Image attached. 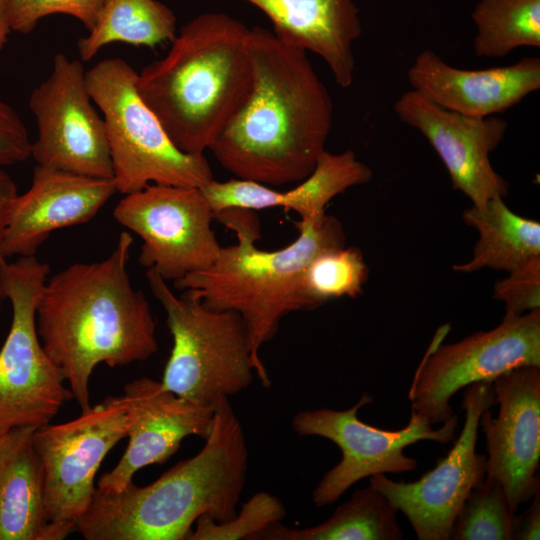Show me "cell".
I'll return each mask as SVG.
<instances>
[{
    "label": "cell",
    "mask_w": 540,
    "mask_h": 540,
    "mask_svg": "<svg viewBox=\"0 0 540 540\" xmlns=\"http://www.w3.org/2000/svg\"><path fill=\"white\" fill-rule=\"evenodd\" d=\"M368 274L362 251L345 245L323 251L309 262L303 274V288L314 310L332 299L358 297Z\"/></svg>",
    "instance_id": "27"
},
{
    "label": "cell",
    "mask_w": 540,
    "mask_h": 540,
    "mask_svg": "<svg viewBox=\"0 0 540 540\" xmlns=\"http://www.w3.org/2000/svg\"><path fill=\"white\" fill-rule=\"evenodd\" d=\"M127 432L123 395L108 396L71 421L34 430L51 540L64 539L76 529L93 499L94 480L103 459Z\"/></svg>",
    "instance_id": "9"
},
{
    "label": "cell",
    "mask_w": 540,
    "mask_h": 540,
    "mask_svg": "<svg viewBox=\"0 0 540 540\" xmlns=\"http://www.w3.org/2000/svg\"><path fill=\"white\" fill-rule=\"evenodd\" d=\"M116 192L113 179L36 165L30 188L13 202L4 257L35 256L52 232L88 222Z\"/></svg>",
    "instance_id": "18"
},
{
    "label": "cell",
    "mask_w": 540,
    "mask_h": 540,
    "mask_svg": "<svg viewBox=\"0 0 540 540\" xmlns=\"http://www.w3.org/2000/svg\"><path fill=\"white\" fill-rule=\"evenodd\" d=\"M372 177V169L352 150L338 154L324 150L312 172L290 190H275L238 178L223 182L213 179L201 189L214 213L227 208H283L294 211L301 220H311L324 215L326 206L337 195L368 183Z\"/></svg>",
    "instance_id": "20"
},
{
    "label": "cell",
    "mask_w": 540,
    "mask_h": 540,
    "mask_svg": "<svg viewBox=\"0 0 540 540\" xmlns=\"http://www.w3.org/2000/svg\"><path fill=\"white\" fill-rule=\"evenodd\" d=\"M123 391L129 441L116 466L98 480L97 489L105 493L124 489L141 468L166 462L184 438L195 435L205 440L213 425L214 408L175 395L161 381L141 377Z\"/></svg>",
    "instance_id": "17"
},
{
    "label": "cell",
    "mask_w": 540,
    "mask_h": 540,
    "mask_svg": "<svg viewBox=\"0 0 540 540\" xmlns=\"http://www.w3.org/2000/svg\"><path fill=\"white\" fill-rule=\"evenodd\" d=\"M513 516L501 483L486 475L461 506L450 539L511 540Z\"/></svg>",
    "instance_id": "28"
},
{
    "label": "cell",
    "mask_w": 540,
    "mask_h": 540,
    "mask_svg": "<svg viewBox=\"0 0 540 540\" xmlns=\"http://www.w3.org/2000/svg\"><path fill=\"white\" fill-rule=\"evenodd\" d=\"M176 16L159 0H104L93 28L77 42L82 61L112 43L154 48L176 36Z\"/></svg>",
    "instance_id": "25"
},
{
    "label": "cell",
    "mask_w": 540,
    "mask_h": 540,
    "mask_svg": "<svg viewBox=\"0 0 540 540\" xmlns=\"http://www.w3.org/2000/svg\"><path fill=\"white\" fill-rule=\"evenodd\" d=\"M249 34L227 14H200L138 73L140 97L182 152L204 155L249 98Z\"/></svg>",
    "instance_id": "5"
},
{
    "label": "cell",
    "mask_w": 540,
    "mask_h": 540,
    "mask_svg": "<svg viewBox=\"0 0 540 540\" xmlns=\"http://www.w3.org/2000/svg\"><path fill=\"white\" fill-rule=\"evenodd\" d=\"M33 427L0 435V540H51Z\"/></svg>",
    "instance_id": "22"
},
{
    "label": "cell",
    "mask_w": 540,
    "mask_h": 540,
    "mask_svg": "<svg viewBox=\"0 0 540 540\" xmlns=\"http://www.w3.org/2000/svg\"><path fill=\"white\" fill-rule=\"evenodd\" d=\"M93 103L82 63L57 53L48 77L29 97L38 131L30 156L37 165L113 178L104 120Z\"/></svg>",
    "instance_id": "13"
},
{
    "label": "cell",
    "mask_w": 540,
    "mask_h": 540,
    "mask_svg": "<svg viewBox=\"0 0 540 540\" xmlns=\"http://www.w3.org/2000/svg\"><path fill=\"white\" fill-rule=\"evenodd\" d=\"M153 296L166 313L173 339L162 386L188 401L214 408L254 379L255 363L242 318L216 310L187 295H177L155 270L147 269Z\"/></svg>",
    "instance_id": "7"
},
{
    "label": "cell",
    "mask_w": 540,
    "mask_h": 540,
    "mask_svg": "<svg viewBox=\"0 0 540 540\" xmlns=\"http://www.w3.org/2000/svg\"><path fill=\"white\" fill-rule=\"evenodd\" d=\"M282 501L268 492L254 494L229 521L216 522L200 516L187 540H256L267 528L286 516Z\"/></svg>",
    "instance_id": "29"
},
{
    "label": "cell",
    "mask_w": 540,
    "mask_h": 540,
    "mask_svg": "<svg viewBox=\"0 0 540 540\" xmlns=\"http://www.w3.org/2000/svg\"><path fill=\"white\" fill-rule=\"evenodd\" d=\"M497 404L493 382L465 387L464 427L449 453L413 482L394 481L384 474L370 476V485L384 494L410 522L419 540H449L465 499L487 471V458L476 452L479 418Z\"/></svg>",
    "instance_id": "14"
},
{
    "label": "cell",
    "mask_w": 540,
    "mask_h": 540,
    "mask_svg": "<svg viewBox=\"0 0 540 540\" xmlns=\"http://www.w3.org/2000/svg\"><path fill=\"white\" fill-rule=\"evenodd\" d=\"M49 273L48 264L35 256L0 260V289L12 308L10 329L0 349V435L50 423L73 398L36 328V307Z\"/></svg>",
    "instance_id": "8"
},
{
    "label": "cell",
    "mask_w": 540,
    "mask_h": 540,
    "mask_svg": "<svg viewBox=\"0 0 540 540\" xmlns=\"http://www.w3.org/2000/svg\"><path fill=\"white\" fill-rule=\"evenodd\" d=\"M133 238L122 231L102 261L69 265L47 278L36 307L41 344L81 410L95 367L146 361L158 350L150 304L128 274Z\"/></svg>",
    "instance_id": "2"
},
{
    "label": "cell",
    "mask_w": 540,
    "mask_h": 540,
    "mask_svg": "<svg viewBox=\"0 0 540 540\" xmlns=\"http://www.w3.org/2000/svg\"><path fill=\"white\" fill-rule=\"evenodd\" d=\"M413 90L435 104L472 117L507 111L540 88V58L468 70L446 63L431 49L422 50L407 72Z\"/></svg>",
    "instance_id": "19"
},
{
    "label": "cell",
    "mask_w": 540,
    "mask_h": 540,
    "mask_svg": "<svg viewBox=\"0 0 540 540\" xmlns=\"http://www.w3.org/2000/svg\"><path fill=\"white\" fill-rule=\"evenodd\" d=\"M398 509L372 485L356 490L322 523L295 528L277 522L256 540H401Z\"/></svg>",
    "instance_id": "24"
},
{
    "label": "cell",
    "mask_w": 540,
    "mask_h": 540,
    "mask_svg": "<svg viewBox=\"0 0 540 540\" xmlns=\"http://www.w3.org/2000/svg\"><path fill=\"white\" fill-rule=\"evenodd\" d=\"M113 216L142 239L140 265L167 282L208 267L222 247L211 226L214 211L201 188L149 184L126 194Z\"/></svg>",
    "instance_id": "12"
},
{
    "label": "cell",
    "mask_w": 540,
    "mask_h": 540,
    "mask_svg": "<svg viewBox=\"0 0 540 540\" xmlns=\"http://www.w3.org/2000/svg\"><path fill=\"white\" fill-rule=\"evenodd\" d=\"M373 398L363 393L348 409L303 410L292 418L294 431L301 436H318L332 441L341 450L340 462L328 470L312 492L316 507L330 505L358 481L376 474L405 473L417 468V461L404 449L422 440L447 444L459 427L457 415L440 428L411 411L410 420L399 430L374 427L358 418L359 410Z\"/></svg>",
    "instance_id": "11"
},
{
    "label": "cell",
    "mask_w": 540,
    "mask_h": 540,
    "mask_svg": "<svg viewBox=\"0 0 540 540\" xmlns=\"http://www.w3.org/2000/svg\"><path fill=\"white\" fill-rule=\"evenodd\" d=\"M531 504L512 519L511 540H538L540 538V489L530 500Z\"/></svg>",
    "instance_id": "33"
},
{
    "label": "cell",
    "mask_w": 540,
    "mask_h": 540,
    "mask_svg": "<svg viewBox=\"0 0 540 540\" xmlns=\"http://www.w3.org/2000/svg\"><path fill=\"white\" fill-rule=\"evenodd\" d=\"M499 405L479 418L486 439V475L502 485L510 510L529 502L540 489V366L524 365L493 380Z\"/></svg>",
    "instance_id": "15"
},
{
    "label": "cell",
    "mask_w": 540,
    "mask_h": 540,
    "mask_svg": "<svg viewBox=\"0 0 540 540\" xmlns=\"http://www.w3.org/2000/svg\"><path fill=\"white\" fill-rule=\"evenodd\" d=\"M449 325L441 327L419 363L408 399L412 410L432 425L453 415L452 396L483 380L524 365L540 366V309L519 316L504 315L488 331L442 344Z\"/></svg>",
    "instance_id": "10"
},
{
    "label": "cell",
    "mask_w": 540,
    "mask_h": 540,
    "mask_svg": "<svg viewBox=\"0 0 540 540\" xmlns=\"http://www.w3.org/2000/svg\"><path fill=\"white\" fill-rule=\"evenodd\" d=\"M249 98L210 151L235 178L298 183L314 169L332 127L333 102L307 52L250 28Z\"/></svg>",
    "instance_id": "1"
},
{
    "label": "cell",
    "mask_w": 540,
    "mask_h": 540,
    "mask_svg": "<svg viewBox=\"0 0 540 540\" xmlns=\"http://www.w3.org/2000/svg\"><path fill=\"white\" fill-rule=\"evenodd\" d=\"M265 13L282 42L320 56L341 88L354 82L353 44L362 34L353 0H246Z\"/></svg>",
    "instance_id": "21"
},
{
    "label": "cell",
    "mask_w": 540,
    "mask_h": 540,
    "mask_svg": "<svg viewBox=\"0 0 540 540\" xmlns=\"http://www.w3.org/2000/svg\"><path fill=\"white\" fill-rule=\"evenodd\" d=\"M3 300H5V297H4V295H3V293H2V291L0 289V310H1Z\"/></svg>",
    "instance_id": "36"
},
{
    "label": "cell",
    "mask_w": 540,
    "mask_h": 540,
    "mask_svg": "<svg viewBox=\"0 0 540 540\" xmlns=\"http://www.w3.org/2000/svg\"><path fill=\"white\" fill-rule=\"evenodd\" d=\"M507 274L493 287V298L504 303L505 315L519 316L540 309V255Z\"/></svg>",
    "instance_id": "31"
},
{
    "label": "cell",
    "mask_w": 540,
    "mask_h": 540,
    "mask_svg": "<svg viewBox=\"0 0 540 540\" xmlns=\"http://www.w3.org/2000/svg\"><path fill=\"white\" fill-rule=\"evenodd\" d=\"M203 448L146 486L133 481L105 493L96 488L76 523L86 540H187L200 516L231 520L246 484L249 453L228 397L214 407Z\"/></svg>",
    "instance_id": "3"
},
{
    "label": "cell",
    "mask_w": 540,
    "mask_h": 540,
    "mask_svg": "<svg viewBox=\"0 0 540 540\" xmlns=\"http://www.w3.org/2000/svg\"><path fill=\"white\" fill-rule=\"evenodd\" d=\"M214 219L232 230L237 242L222 246L216 260L174 282L177 290L216 310L234 311L245 325L256 375L271 385L259 357L277 333L281 320L296 311H312L303 288L309 262L323 251L346 245L341 222L324 214L295 223L297 238L277 250L259 249L260 221L254 210L227 208Z\"/></svg>",
    "instance_id": "4"
},
{
    "label": "cell",
    "mask_w": 540,
    "mask_h": 540,
    "mask_svg": "<svg viewBox=\"0 0 540 540\" xmlns=\"http://www.w3.org/2000/svg\"><path fill=\"white\" fill-rule=\"evenodd\" d=\"M398 119L418 130L443 162L455 190L473 205L505 197L508 182L492 166L490 154L503 140L508 124L492 115L472 117L445 109L415 90L395 101Z\"/></svg>",
    "instance_id": "16"
},
{
    "label": "cell",
    "mask_w": 540,
    "mask_h": 540,
    "mask_svg": "<svg viewBox=\"0 0 540 540\" xmlns=\"http://www.w3.org/2000/svg\"><path fill=\"white\" fill-rule=\"evenodd\" d=\"M31 140L21 117L0 97V165L9 166L30 157Z\"/></svg>",
    "instance_id": "32"
},
{
    "label": "cell",
    "mask_w": 540,
    "mask_h": 540,
    "mask_svg": "<svg viewBox=\"0 0 540 540\" xmlns=\"http://www.w3.org/2000/svg\"><path fill=\"white\" fill-rule=\"evenodd\" d=\"M471 17L479 57L502 58L519 47H540V0H479Z\"/></svg>",
    "instance_id": "26"
},
{
    "label": "cell",
    "mask_w": 540,
    "mask_h": 540,
    "mask_svg": "<svg viewBox=\"0 0 540 540\" xmlns=\"http://www.w3.org/2000/svg\"><path fill=\"white\" fill-rule=\"evenodd\" d=\"M138 72L122 58H106L86 71L94 104L105 124L117 192L149 184L202 188L214 179L204 155L187 154L171 141L137 90Z\"/></svg>",
    "instance_id": "6"
},
{
    "label": "cell",
    "mask_w": 540,
    "mask_h": 540,
    "mask_svg": "<svg viewBox=\"0 0 540 540\" xmlns=\"http://www.w3.org/2000/svg\"><path fill=\"white\" fill-rule=\"evenodd\" d=\"M104 0H9L8 22L11 32L28 34L39 21L54 14L69 15L90 31Z\"/></svg>",
    "instance_id": "30"
},
{
    "label": "cell",
    "mask_w": 540,
    "mask_h": 540,
    "mask_svg": "<svg viewBox=\"0 0 540 540\" xmlns=\"http://www.w3.org/2000/svg\"><path fill=\"white\" fill-rule=\"evenodd\" d=\"M0 165V260L6 259L3 254L4 236L10 216V211L18 195L14 180Z\"/></svg>",
    "instance_id": "34"
},
{
    "label": "cell",
    "mask_w": 540,
    "mask_h": 540,
    "mask_svg": "<svg viewBox=\"0 0 540 540\" xmlns=\"http://www.w3.org/2000/svg\"><path fill=\"white\" fill-rule=\"evenodd\" d=\"M8 3L9 0H0V51L6 45L11 33L8 22Z\"/></svg>",
    "instance_id": "35"
},
{
    "label": "cell",
    "mask_w": 540,
    "mask_h": 540,
    "mask_svg": "<svg viewBox=\"0 0 540 540\" xmlns=\"http://www.w3.org/2000/svg\"><path fill=\"white\" fill-rule=\"evenodd\" d=\"M466 225L478 233L470 260L456 264L457 272L472 273L484 268L510 272L540 255V223L513 212L503 197L473 205L462 214Z\"/></svg>",
    "instance_id": "23"
}]
</instances>
